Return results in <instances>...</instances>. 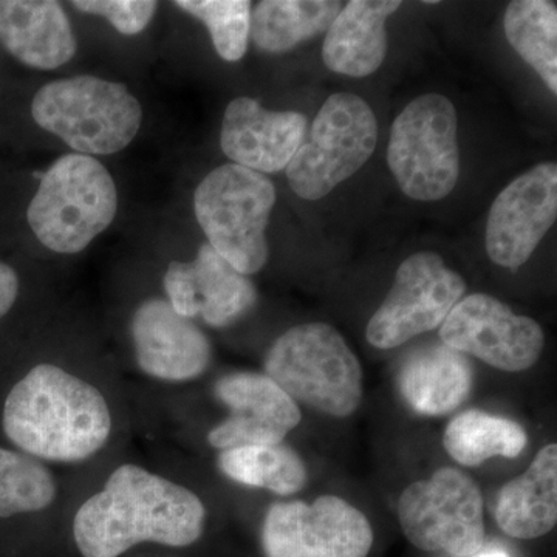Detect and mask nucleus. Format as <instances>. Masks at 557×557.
<instances>
[{"label":"nucleus","instance_id":"1","mask_svg":"<svg viewBox=\"0 0 557 557\" xmlns=\"http://www.w3.org/2000/svg\"><path fill=\"white\" fill-rule=\"evenodd\" d=\"M112 431L104 394L61 366L39 362L0 391L2 443L44 463L89 460Z\"/></svg>","mask_w":557,"mask_h":557},{"label":"nucleus","instance_id":"2","mask_svg":"<svg viewBox=\"0 0 557 557\" xmlns=\"http://www.w3.org/2000/svg\"><path fill=\"white\" fill-rule=\"evenodd\" d=\"M207 525L203 500L189 487L124 463L73 519V539L84 557H120L139 544L183 548Z\"/></svg>","mask_w":557,"mask_h":557},{"label":"nucleus","instance_id":"3","mask_svg":"<svg viewBox=\"0 0 557 557\" xmlns=\"http://www.w3.org/2000/svg\"><path fill=\"white\" fill-rule=\"evenodd\" d=\"M115 182L95 157L67 153L40 178L27 209L36 239L58 255H78L112 225Z\"/></svg>","mask_w":557,"mask_h":557},{"label":"nucleus","instance_id":"4","mask_svg":"<svg viewBox=\"0 0 557 557\" xmlns=\"http://www.w3.org/2000/svg\"><path fill=\"white\" fill-rule=\"evenodd\" d=\"M39 127L57 135L75 153L112 156L137 137L143 109L124 84L75 76L40 87L32 102Z\"/></svg>","mask_w":557,"mask_h":557},{"label":"nucleus","instance_id":"5","mask_svg":"<svg viewBox=\"0 0 557 557\" xmlns=\"http://www.w3.org/2000/svg\"><path fill=\"white\" fill-rule=\"evenodd\" d=\"M263 369L293 401L327 416H351L362 399L361 364L332 325L287 330L270 347Z\"/></svg>","mask_w":557,"mask_h":557},{"label":"nucleus","instance_id":"6","mask_svg":"<svg viewBox=\"0 0 557 557\" xmlns=\"http://www.w3.org/2000/svg\"><path fill=\"white\" fill-rule=\"evenodd\" d=\"M274 205L273 182L234 163L209 172L194 194V211L209 245L244 276L269 262L265 233Z\"/></svg>","mask_w":557,"mask_h":557},{"label":"nucleus","instance_id":"7","mask_svg":"<svg viewBox=\"0 0 557 557\" xmlns=\"http://www.w3.org/2000/svg\"><path fill=\"white\" fill-rule=\"evenodd\" d=\"M387 163L410 199L437 201L449 196L460 175L453 102L428 94L406 106L392 124Z\"/></svg>","mask_w":557,"mask_h":557},{"label":"nucleus","instance_id":"8","mask_svg":"<svg viewBox=\"0 0 557 557\" xmlns=\"http://www.w3.org/2000/svg\"><path fill=\"white\" fill-rule=\"evenodd\" d=\"M376 138L379 124L368 102L346 91L332 95L288 163L289 186L300 199H322L364 166Z\"/></svg>","mask_w":557,"mask_h":557},{"label":"nucleus","instance_id":"9","mask_svg":"<svg viewBox=\"0 0 557 557\" xmlns=\"http://www.w3.org/2000/svg\"><path fill=\"white\" fill-rule=\"evenodd\" d=\"M398 519L410 544L423 552L469 557L485 544L482 494L474 479L460 469H438L431 479L406 487Z\"/></svg>","mask_w":557,"mask_h":557},{"label":"nucleus","instance_id":"10","mask_svg":"<svg viewBox=\"0 0 557 557\" xmlns=\"http://www.w3.org/2000/svg\"><path fill=\"white\" fill-rule=\"evenodd\" d=\"M373 539L369 519L336 496L271 505L262 525L265 557H368Z\"/></svg>","mask_w":557,"mask_h":557},{"label":"nucleus","instance_id":"11","mask_svg":"<svg viewBox=\"0 0 557 557\" xmlns=\"http://www.w3.org/2000/svg\"><path fill=\"white\" fill-rule=\"evenodd\" d=\"M467 292L463 277L435 252H417L399 265L394 287L366 330L373 347L395 348L440 327Z\"/></svg>","mask_w":557,"mask_h":557},{"label":"nucleus","instance_id":"12","mask_svg":"<svg viewBox=\"0 0 557 557\" xmlns=\"http://www.w3.org/2000/svg\"><path fill=\"white\" fill-rule=\"evenodd\" d=\"M440 338L445 346L504 372L533 368L545 344L544 332L534 319L516 314L483 293L456 304L443 321Z\"/></svg>","mask_w":557,"mask_h":557},{"label":"nucleus","instance_id":"13","mask_svg":"<svg viewBox=\"0 0 557 557\" xmlns=\"http://www.w3.org/2000/svg\"><path fill=\"white\" fill-rule=\"evenodd\" d=\"M557 218V166L539 164L498 194L486 223V251L504 269L518 270Z\"/></svg>","mask_w":557,"mask_h":557},{"label":"nucleus","instance_id":"14","mask_svg":"<svg viewBox=\"0 0 557 557\" xmlns=\"http://www.w3.org/2000/svg\"><path fill=\"white\" fill-rule=\"evenodd\" d=\"M214 395L230 410V416L208 434L209 445L220 453L278 445L302 418L298 403L265 373H230L215 383Z\"/></svg>","mask_w":557,"mask_h":557},{"label":"nucleus","instance_id":"15","mask_svg":"<svg viewBox=\"0 0 557 557\" xmlns=\"http://www.w3.org/2000/svg\"><path fill=\"white\" fill-rule=\"evenodd\" d=\"M138 369L168 384L190 383L209 369L212 347L193 319L180 317L166 299L139 304L131 322Z\"/></svg>","mask_w":557,"mask_h":557},{"label":"nucleus","instance_id":"16","mask_svg":"<svg viewBox=\"0 0 557 557\" xmlns=\"http://www.w3.org/2000/svg\"><path fill=\"white\" fill-rule=\"evenodd\" d=\"M306 134L302 113L271 112L252 98L240 97L225 110L220 146L234 164L273 174L287 170Z\"/></svg>","mask_w":557,"mask_h":557},{"label":"nucleus","instance_id":"17","mask_svg":"<svg viewBox=\"0 0 557 557\" xmlns=\"http://www.w3.org/2000/svg\"><path fill=\"white\" fill-rule=\"evenodd\" d=\"M0 46L35 70L60 69L78 50L67 13L53 0H0Z\"/></svg>","mask_w":557,"mask_h":557},{"label":"nucleus","instance_id":"18","mask_svg":"<svg viewBox=\"0 0 557 557\" xmlns=\"http://www.w3.org/2000/svg\"><path fill=\"white\" fill-rule=\"evenodd\" d=\"M399 0H351L330 25L322 60L332 72L364 78L383 64L387 53L386 21Z\"/></svg>","mask_w":557,"mask_h":557},{"label":"nucleus","instance_id":"19","mask_svg":"<svg viewBox=\"0 0 557 557\" xmlns=\"http://www.w3.org/2000/svg\"><path fill=\"white\" fill-rule=\"evenodd\" d=\"M497 525L509 537L537 539L557 522V445L539 450L520 478L502 487L496 505Z\"/></svg>","mask_w":557,"mask_h":557},{"label":"nucleus","instance_id":"20","mask_svg":"<svg viewBox=\"0 0 557 557\" xmlns=\"http://www.w3.org/2000/svg\"><path fill=\"white\" fill-rule=\"evenodd\" d=\"M399 391L421 416H445L467 399L472 366L460 351L445 344L413 351L399 370Z\"/></svg>","mask_w":557,"mask_h":557},{"label":"nucleus","instance_id":"21","mask_svg":"<svg viewBox=\"0 0 557 557\" xmlns=\"http://www.w3.org/2000/svg\"><path fill=\"white\" fill-rule=\"evenodd\" d=\"M189 270L199 318L209 327H228L255 307L258 293L252 282L234 270L211 245H201Z\"/></svg>","mask_w":557,"mask_h":557},{"label":"nucleus","instance_id":"22","mask_svg":"<svg viewBox=\"0 0 557 557\" xmlns=\"http://www.w3.org/2000/svg\"><path fill=\"white\" fill-rule=\"evenodd\" d=\"M341 10L343 3L329 0H265L252 13L249 35L260 50L285 53L327 32Z\"/></svg>","mask_w":557,"mask_h":557},{"label":"nucleus","instance_id":"23","mask_svg":"<svg viewBox=\"0 0 557 557\" xmlns=\"http://www.w3.org/2000/svg\"><path fill=\"white\" fill-rule=\"evenodd\" d=\"M218 465L226 479L277 496H292L307 482L306 463L284 443L222 450Z\"/></svg>","mask_w":557,"mask_h":557},{"label":"nucleus","instance_id":"24","mask_svg":"<svg viewBox=\"0 0 557 557\" xmlns=\"http://www.w3.org/2000/svg\"><path fill=\"white\" fill-rule=\"evenodd\" d=\"M525 431L507 418L468 410L450 420L443 446L463 467H479L487 458L518 457L525 449Z\"/></svg>","mask_w":557,"mask_h":557},{"label":"nucleus","instance_id":"25","mask_svg":"<svg viewBox=\"0 0 557 557\" xmlns=\"http://www.w3.org/2000/svg\"><path fill=\"white\" fill-rule=\"evenodd\" d=\"M505 35L519 57L557 91V9L548 0H516L504 16Z\"/></svg>","mask_w":557,"mask_h":557},{"label":"nucleus","instance_id":"26","mask_svg":"<svg viewBox=\"0 0 557 557\" xmlns=\"http://www.w3.org/2000/svg\"><path fill=\"white\" fill-rule=\"evenodd\" d=\"M57 497V479L44 461L0 442V522L46 511Z\"/></svg>","mask_w":557,"mask_h":557},{"label":"nucleus","instance_id":"27","mask_svg":"<svg viewBox=\"0 0 557 557\" xmlns=\"http://www.w3.org/2000/svg\"><path fill=\"white\" fill-rule=\"evenodd\" d=\"M207 25L214 49L222 60L240 61L251 32V2L248 0H177L174 3Z\"/></svg>","mask_w":557,"mask_h":557},{"label":"nucleus","instance_id":"28","mask_svg":"<svg viewBox=\"0 0 557 557\" xmlns=\"http://www.w3.org/2000/svg\"><path fill=\"white\" fill-rule=\"evenodd\" d=\"M72 5L83 13L104 17L126 36L145 30L159 9V2L150 0H75Z\"/></svg>","mask_w":557,"mask_h":557},{"label":"nucleus","instance_id":"29","mask_svg":"<svg viewBox=\"0 0 557 557\" xmlns=\"http://www.w3.org/2000/svg\"><path fill=\"white\" fill-rule=\"evenodd\" d=\"M163 285L168 296L166 300L175 313L188 319L199 318L189 262L170 263L164 273Z\"/></svg>","mask_w":557,"mask_h":557},{"label":"nucleus","instance_id":"30","mask_svg":"<svg viewBox=\"0 0 557 557\" xmlns=\"http://www.w3.org/2000/svg\"><path fill=\"white\" fill-rule=\"evenodd\" d=\"M21 295V277L14 267L0 260V322L3 321L14 307Z\"/></svg>","mask_w":557,"mask_h":557},{"label":"nucleus","instance_id":"31","mask_svg":"<svg viewBox=\"0 0 557 557\" xmlns=\"http://www.w3.org/2000/svg\"><path fill=\"white\" fill-rule=\"evenodd\" d=\"M478 557H509L507 553L502 552V549H490V552L482 553V555Z\"/></svg>","mask_w":557,"mask_h":557}]
</instances>
